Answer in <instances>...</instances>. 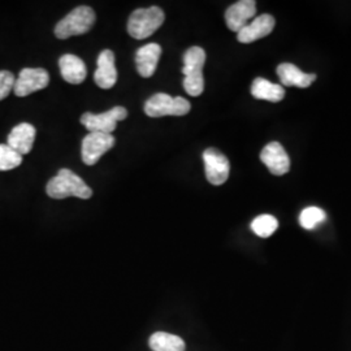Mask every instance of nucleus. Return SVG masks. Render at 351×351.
<instances>
[{
  "label": "nucleus",
  "mask_w": 351,
  "mask_h": 351,
  "mask_svg": "<svg viewBox=\"0 0 351 351\" xmlns=\"http://www.w3.org/2000/svg\"><path fill=\"white\" fill-rule=\"evenodd\" d=\"M46 191L53 199H64L68 197L88 199L93 195V190L88 188L86 182L69 169H60L58 175L51 178Z\"/></svg>",
  "instance_id": "f257e3e1"
},
{
  "label": "nucleus",
  "mask_w": 351,
  "mask_h": 351,
  "mask_svg": "<svg viewBox=\"0 0 351 351\" xmlns=\"http://www.w3.org/2000/svg\"><path fill=\"white\" fill-rule=\"evenodd\" d=\"M206 63V52L198 46L190 47L184 55V88L190 97H199L204 90L203 66Z\"/></svg>",
  "instance_id": "f03ea898"
},
{
  "label": "nucleus",
  "mask_w": 351,
  "mask_h": 351,
  "mask_svg": "<svg viewBox=\"0 0 351 351\" xmlns=\"http://www.w3.org/2000/svg\"><path fill=\"white\" fill-rule=\"evenodd\" d=\"M164 19L163 10L156 5L150 8H139L129 17L128 33L134 39H146L163 25Z\"/></svg>",
  "instance_id": "7ed1b4c3"
},
{
  "label": "nucleus",
  "mask_w": 351,
  "mask_h": 351,
  "mask_svg": "<svg viewBox=\"0 0 351 351\" xmlns=\"http://www.w3.org/2000/svg\"><path fill=\"white\" fill-rule=\"evenodd\" d=\"M95 19L97 16L93 8L88 5L77 7L55 26V36L59 39H68L85 34L94 25Z\"/></svg>",
  "instance_id": "20e7f679"
},
{
  "label": "nucleus",
  "mask_w": 351,
  "mask_h": 351,
  "mask_svg": "<svg viewBox=\"0 0 351 351\" xmlns=\"http://www.w3.org/2000/svg\"><path fill=\"white\" fill-rule=\"evenodd\" d=\"M190 103L182 97H171L168 94L159 93L152 95L145 103V113L149 117H164V116H185L190 112Z\"/></svg>",
  "instance_id": "39448f33"
},
{
  "label": "nucleus",
  "mask_w": 351,
  "mask_h": 351,
  "mask_svg": "<svg viewBox=\"0 0 351 351\" xmlns=\"http://www.w3.org/2000/svg\"><path fill=\"white\" fill-rule=\"evenodd\" d=\"M128 111L124 107H113L107 112L94 114V113H84L81 116V124L85 126L88 133H104L112 134L113 130L119 121L125 120Z\"/></svg>",
  "instance_id": "423d86ee"
},
{
  "label": "nucleus",
  "mask_w": 351,
  "mask_h": 351,
  "mask_svg": "<svg viewBox=\"0 0 351 351\" xmlns=\"http://www.w3.org/2000/svg\"><path fill=\"white\" fill-rule=\"evenodd\" d=\"M50 75L43 68H24L16 78L13 91L16 97H27L36 91L47 88Z\"/></svg>",
  "instance_id": "0eeeda50"
},
{
  "label": "nucleus",
  "mask_w": 351,
  "mask_h": 351,
  "mask_svg": "<svg viewBox=\"0 0 351 351\" xmlns=\"http://www.w3.org/2000/svg\"><path fill=\"white\" fill-rule=\"evenodd\" d=\"M116 139L112 134L104 133H88L82 141L81 156L82 162L86 165H94L98 163L101 156L111 150L114 146Z\"/></svg>",
  "instance_id": "6e6552de"
},
{
  "label": "nucleus",
  "mask_w": 351,
  "mask_h": 351,
  "mask_svg": "<svg viewBox=\"0 0 351 351\" xmlns=\"http://www.w3.org/2000/svg\"><path fill=\"white\" fill-rule=\"evenodd\" d=\"M206 177L210 184L220 186L229 178L230 164L226 155L217 149H207L203 152Z\"/></svg>",
  "instance_id": "1a4fd4ad"
},
{
  "label": "nucleus",
  "mask_w": 351,
  "mask_h": 351,
  "mask_svg": "<svg viewBox=\"0 0 351 351\" xmlns=\"http://www.w3.org/2000/svg\"><path fill=\"white\" fill-rule=\"evenodd\" d=\"M261 160L272 175L282 176L290 169V159L285 149L278 142H271L261 152Z\"/></svg>",
  "instance_id": "9d476101"
},
{
  "label": "nucleus",
  "mask_w": 351,
  "mask_h": 351,
  "mask_svg": "<svg viewBox=\"0 0 351 351\" xmlns=\"http://www.w3.org/2000/svg\"><path fill=\"white\" fill-rule=\"evenodd\" d=\"M256 13V3L254 0H241L230 5L226 12V26L239 33L250 20H254Z\"/></svg>",
  "instance_id": "9b49d317"
},
{
  "label": "nucleus",
  "mask_w": 351,
  "mask_h": 351,
  "mask_svg": "<svg viewBox=\"0 0 351 351\" xmlns=\"http://www.w3.org/2000/svg\"><path fill=\"white\" fill-rule=\"evenodd\" d=\"M275 19L271 14H261L237 33V39L241 43H252L258 39L267 37L275 29Z\"/></svg>",
  "instance_id": "f8f14e48"
},
{
  "label": "nucleus",
  "mask_w": 351,
  "mask_h": 351,
  "mask_svg": "<svg viewBox=\"0 0 351 351\" xmlns=\"http://www.w3.org/2000/svg\"><path fill=\"white\" fill-rule=\"evenodd\" d=\"M36 136L37 130L34 126L29 123H21L11 130L7 139V145L23 156L29 154L33 149Z\"/></svg>",
  "instance_id": "ddd939ff"
},
{
  "label": "nucleus",
  "mask_w": 351,
  "mask_h": 351,
  "mask_svg": "<svg viewBox=\"0 0 351 351\" xmlns=\"http://www.w3.org/2000/svg\"><path fill=\"white\" fill-rule=\"evenodd\" d=\"M95 84L101 88H112L117 82L114 53L111 50L101 51L98 56V68L94 73Z\"/></svg>",
  "instance_id": "4468645a"
},
{
  "label": "nucleus",
  "mask_w": 351,
  "mask_h": 351,
  "mask_svg": "<svg viewBox=\"0 0 351 351\" xmlns=\"http://www.w3.org/2000/svg\"><path fill=\"white\" fill-rule=\"evenodd\" d=\"M160 56L162 47L158 43H149L141 47L136 53V64L139 75L143 78H150L151 75H154Z\"/></svg>",
  "instance_id": "2eb2a0df"
},
{
  "label": "nucleus",
  "mask_w": 351,
  "mask_h": 351,
  "mask_svg": "<svg viewBox=\"0 0 351 351\" xmlns=\"http://www.w3.org/2000/svg\"><path fill=\"white\" fill-rule=\"evenodd\" d=\"M277 75L282 84V86H295V88H308L315 80L316 75H307L302 72L294 64L284 63L277 66Z\"/></svg>",
  "instance_id": "dca6fc26"
},
{
  "label": "nucleus",
  "mask_w": 351,
  "mask_h": 351,
  "mask_svg": "<svg viewBox=\"0 0 351 351\" xmlns=\"http://www.w3.org/2000/svg\"><path fill=\"white\" fill-rule=\"evenodd\" d=\"M59 66L64 80L72 85H80L86 78V65L75 55H63L59 60Z\"/></svg>",
  "instance_id": "f3484780"
},
{
  "label": "nucleus",
  "mask_w": 351,
  "mask_h": 351,
  "mask_svg": "<svg viewBox=\"0 0 351 351\" xmlns=\"http://www.w3.org/2000/svg\"><path fill=\"white\" fill-rule=\"evenodd\" d=\"M251 95L259 101H281L285 97V88L281 85L269 82L268 80L258 77L251 85Z\"/></svg>",
  "instance_id": "a211bd4d"
},
{
  "label": "nucleus",
  "mask_w": 351,
  "mask_h": 351,
  "mask_svg": "<svg viewBox=\"0 0 351 351\" xmlns=\"http://www.w3.org/2000/svg\"><path fill=\"white\" fill-rule=\"evenodd\" d=\"M150 349L152 351H185V341L167 332H156L154 333L149 341Z\"/></svg>",
  "instance_id": "6ab92c4d"
},
{
  "label": "nucleus",
  "mask_w": 351,
  "mask_h": 351,
  "mask_svg": "<svg viewBox=\"0 0 351 351\" xmlns=\"http://www.w3.org/2000/svg\"><path fill=\"white\" fill-rule=\"evenodd\" d=\"M277 228H278V221H277L276 217L272 215H267V213L258 216L251 223L252 232L262 239L271 237L276 232Z\"/></svg>",
  "instance_id": "aec40b11"
},
{
  "label": "nucleus",
  "mask_w": 351,
  "mask_h": 351,
  "mask_svg": "<svg viewBox=\"0 0 351 351\" xmlns=\"http://www.w3.org/2000/svg\"><path fill=\"white\" fill-rule=\"evenodd\" d=\"M23 163V156L10 147L8 145H0V172H7L17 168Z\"/></svg>",
  "instance_id": "412c9836"
},
{
  "label": "nucleus",
  "mask_w": 351,
  "mask_h": 351,
  "mask_svg": "<svg viewBox=\"0 0 351 351\" xmlns=\"http://www.w3.org/2000/svg\"><path fill=\"white\" fill-rule=\"evenodd\" d=\"M326 215L319 207H307L300 215V223L304 229H314L315 226L326 221Z\"/></svg>",
  "instance_id": "4be33fe9"
},
{
  "label": "nucleus",
  "mask_w": 351,
  "mask_h": 351,
  "mask_svg": "<svg viewBox=\"0 0 351 351\" xmlns=\"http://www.w3.org/2000/svg\"><path fill=\"white\" fill-rule=\"evenodd\" d=\"M16 78L8 71H0V101L5 99L14 86Z\"/></svg>",
  "instance_id": "5701e85b"
}]
</instances>
